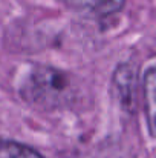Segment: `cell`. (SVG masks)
<instances>
[{
  "mask_svg": "<svg viewBox=\"0 0 156 158\" xmlns=\"http://www.w3.org/2000/svg\"><path fill=\"white\" fill-rule=\"evenodd\" d=\"M20 94L29 105L55 109L70 103L74 85L66 72L51 66L35 64L25 74Z\"/></svg>",
  "mask_w": 156,
  "mask_h": 158,
  "instance_id": "6da1fadb",
  "label": "cell"
},
{
  "mask_svg": "<svg viewBox=\"0 0 156 158\" xmlns=\"http://www.w3.org/2000/svg\"><path fill=\"white\" fill-rule=\"evenodd\" d=\"M142 89L147 127L150 135L156 140V64L147 69L142 81Z\"/></svg>",
  "mask_w": 156,
  "mask_h": 158,
  "instance_id": "7a4b0ae2",
  "label": "cell"
},
{
  "mask_svg": "<svg viewBox=\"0 0 156 158\" xmlns=\"http://www.w3.org/2000/svg\"><path fill=\"white\" fill-rule=\"evenodd\" d=\"M61 2L72 8L84 9L97 15H110L121 9L126 0H61Z\"/></svg>",
  "mask_w": 156,
  "mask_h": 158,
  "instance_id": "3957f363",
  "label": "cell"
},
{
  "mask_svg": "<svg viewBox=\"0 0 156 158\" xmlns=\"http://www.w3.org/2000/svg\"><path fill=\"white\" fill-rule=\"evenodd\" d=\"M135 83H136V77L132 68L122 66L118 69L116 86H118V91L121 94L124 105L132 106V103L135 102Z\"/></svg>",
  "mask_w": 156,
  "mask_h": 158,
  "instance_id": "277c9868",
  "label": "cell"
},
{
  "mask_svg": "<svg viewBox=\"0 0 156 158\" xmlns=\"http://www.w3.org/2000/svg\"><path fill=\"white\" fill-rule=\"evenodd\" d=\"M0 158H43L37 151L17 141H0Z\"/></svg>",
  "mask_w": 156,
  "mask_h": 158,
  "instance_id": "5b68a950",
  "label": "cell"
}]
</instances>
